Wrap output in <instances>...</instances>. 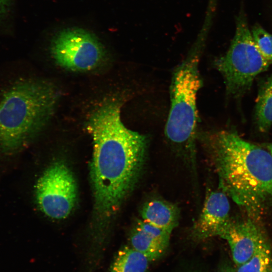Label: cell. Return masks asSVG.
<instances>
[{
	"instance_id": "e0dca14e",
	"label": "cell",
	"mask_w": 272,
	"mask_h": 272,
	"mask_svg": "<svg viewBox=\"0 0 272 272\" xmlns=\"http://www.w3.org/2000/svg\"><path fill=\"white\" fill-rule=\"evenodd\" d=\"M12 0H0V25L4 22L10 14Z\"/></svg>"
},
{
	"instance_id": "5bb4252c",
	"label": "cell",
	"mask_w": 272,
	"mask_h": 272,
	"mask_svg": "<svg viewBox=\"0 0 272 272\" xmlns=\"http://www.w3.org/2000/svg\"><path fill=\"white\" fill-rule=\"evenodd\" d=\"M235 272H272V253L267 241L262 243L252 257L237 266Z\"/></svg>"
},
{
	"instance_id": "7c38bea8",
	"label": "cell",
	"mask_w": 272,
	"mask_h": 272,
	"mask_svg": "<svg viewBox=\"0 0 272 272\" xmlns=\"http://www.w3.org/2000/svg\"><path fill=\"white\" fill-rule=\"evenodd\" d=\"M150 262L143 254L125 246L116 252L107 272H147Z\"/></svg>"
},
{
	"instance_id": "30bf717a",
	"label": "cell",
	"mask_w": 272,
	"mask_h": 272,
	"mask_svg": "<svg viewBox=\"0 0 272 272\" xmlns=\"http://www.w3.org/2000/svg\"><path fill=\"white\" fill-rule=\"evenodd\" d=\"M179 215L177 206L161 199H153L146 202L141 211L142 220L170 233L179 223Z\"/></svg>"
},
{
	"instance_id": "6da1fadb",
	"label": "cell",
	"mask_w": 272,
	"mask_h": 272,
	"mask_svg": "<svg viewBox=\"0 0 272 272\" xmlns=\"http://www.w3.org/2000/svg\"><path fill=\"white\" fill-rule=\"evenodd\" d=\"M118 100L108 101L91 117L88 129L93 141L90 174L94 211L99 224L92 234L107 240V223L139 180L145 165L149 138L121 121Z\"/></svg>"
},
{
	"instance_id": "7a4b0ae2",
	"label": "cell",
	"mask_w": 272,
	"mask_h": 272,
	"mask_svg": "<svg viewBox=\"0 0 272 272\" xmlns=\"http://www.w3.org/2000/svg\"><path fill=\"white\" fill-rule=\"evenodd\" d=\"M225 193L254 221L272 206V155L234 129L198 132Z\"/></svg>"
},
{
	"instance_id": "2e32d148",
	"label": "cell",
	"mask_w": 272,
	"mask_h": 272,
	"mask_svg": "<svg viewBox=\"0 0 272 272\" xmlns=\"http://www.w3.org/2000/svg\"><path fill=\"white\" fill-rule=\"evenodd\" d=\"M136 226L151 237L168 246L171 233L142 219L138 221Z\"/></svg>"
},
{
	"instance_id": "3957f363",
	"label": "cell",
	"mask_w": 272,
	"mask_h": 272,
	"mask_svg": "<svg viewBox=\"0 0 272 272\" xmlns=\"http://www.w3.org/2000/svg\"><path fill=\"white\" fill-rule=\"evenodd\" d=\"M54 86L42 81L14 82L0 96V149L14 152L50 118L58 99Z\"/></svg>"
},
{
	"instance_id": "ba28073f",
	"label": "cell",
	"mask_w": 272,
	"mask_h": 272,
	"mask_svg": "<svg viewBox=\"0 0 272 272\" xmlns=\"http://www.w3.org/2000/svg\"><path fill=\"white\" fill-rule=\"evenodd\" d=\"M219 236L228 243L237 266L248 260L259 246L266 241L256 222L249 218L240 221L230 219Z\"/></svg>"
},
{
	"instance_id": "8fae6325",
	"label": "cell",
	"mask_w": 272,
	"mask_h": 272,
	"mask_svg": "<svg viewBox=\"0 0 272 272\" xmlns=\"http://www.w3.org/2000/svg\"><path fill=\"white\" fill-rule=\"evenodd\" d=\"M255 121L261 132H267L272 125V74L260 85L256 100Z\"/></svg>"
},
{
	"instance_id": "9a60e30c",
	"label": "cell",
	"mask_w": 272,
	"mask_h": 272,
	"mask_svg": "<svg viewBox=\"0 0 272 272\" xmlns=\"http://www.w3.org/2000/svg\"><path fill=\"white\" fill-rule=\"evenodd\" d=\"M251 34L260 54L269 64H272V34L258 24L253 26Z\"/></svg>"
},
{
	"instance_id": "ac0fdd59",
	"label": "cell",
	"mask_w": 272,
	"mask_h": 272,
	"mask_svg": "<svg viewBox=\"0 0 272 272\" xmlns=\"http://www.w3.org/2000/svg\"><path fill=\"white\" fill-rule=\"evenodd\" d=\"M219 272H235V270L229 264L226 263L221 266Z\"/></svg>"
},
{
	"instance_id": "5b68a950",
	"label": "cell",
	"mask_w": 272,
	"mask_h": 272,
	"mask_svg": "<svg viewBox=\"0 0 272 272\" xmlns=\"http://www.w3.org/2000/svg\"><path fill=\"white\" fill-rule=\"evenodd\" d=\"M221 74L228 96L239 98L270 65L257 48L242 10L237 17L234 37L227 52L213 63Z\"/></svg>"
},
{
	"instance_id": "9c48e42d",
	"label": "cell",
	"mask_w": 272,
	"mask_h": 272,
	"mask_svg": "<svg viewBox=\"0 0 272 272\" xmlns=\"http://www.w3.org/2000/svg\"><path fill=\"white\" fill-rule=\"evenodd\" d=\"M230 203L222 191H212L206 197L201 212L192 228V237L200 241L219 236L230 220Z\"/></svg>"
},
{
	"instance_id": "8992f818",
	"label": "cell",
	"mask_w": 272,
	"mask_h": 272,
	"mask_svg": "<svg viewBox=\"0 0 272 272\" xmlns=\"http://www.w3.org/2000/svg\"><path fill=\"white\" fill-rule=\"evenodd\" d=\"M51 53L57 64L73 71L94 69L106 56L98 38L80 28L65 29L57 33L51 42Z\"/></svg>"
},
{
	"instance_id": "277c9868",
	"label": "cell",
	"mask_w": 272,
	"mask_h": 272,
	"mask_svg": "<svg viewBox=\"0 0 272 272\" xmlns=\"http://www.w3.org/2000/svg\"><path fill=\"white\" fill-rule=\"evenodd\" d=\"M205 40L200 37L172 72L170 108L165 135L172 147L194 165L198 116L197 94L202 86L199 64Z\"/></svg>"
},
{
	"instance_id": "52a82bcc",
	"label": "cell",
	"mask_w": 272,
	"mask_h": 272,
	"mask_svg": "<svg viewBox=\"0 0 272 272\" xmlns=\"http://www.w3.org/2000/svg\"><path fill=\"white\" fill-rule=\"evenodd\" d=\"M38 206L47 217L54 219L66 218L77 199L74 176L62 161L53 162L38 179L35 188Z\"/></svg>"
},
{
	"instance_id": "4fadbf2b",
	"label": "cell",
	"mask_w": 272,
	"mask_h": 272,
	"mask_svg": "<svg viewBox=\"0 0 272 272\" xmlns=\"http://www.w3.org/2000/svg\"><path fill=\"white\" fill-rule=\"evenodd\" d=\"M130 247L145 255L150 262L160 258L168 246L151 237L137 226L129 237Z\"/></svg>"
},
{
	"instance_id": "d6986e66",
	"label": "cell",
	"mask_w": 272,
	"mask_h": 272,
	"mask_svg": "<svg viewBox=\"0 0 272 272\" xmlns=\"http://www.w3.org/2000/svg\"><path fill=\"white\" fill-rule=\"evenodd\" d=\"M267 148L268 150L269 151V152L271 153V154L272 155V144L267 145Z\"/></svg>"
}]
</instances>
